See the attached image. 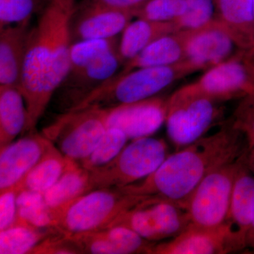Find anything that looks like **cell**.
Segmentation results:
<instances>
[{
	"label": "cell",
	"instance_id": "1",
	"mask_svg": "<svg viewBox=\"0 0 254 254\" xmlns=\"http://www.w3.org/2000/svg\"><path fill=\"white\" fill-rule=\"evenodd\" d=\"M76 4V0H49L32 27L19 86L27 110L23 135L36 131L38 122L67 75Z\"/></svg>",
	"mask_w": 254,
	"mask_h": 254
},
{
	"label": "cell",
	"instance_id": "2",
	"mask_svg": "<svg viewBox=\"0 0 254 254\" xmlns=\"http://www.w3.org/2000/svg\"><path fill=\"white\" fill-rule=\"evenodd\" d=\"M247 151L245 136L230 120L218 131L168 155L158 170L139 184L120 189L132 194L170 200L185 208L189 197L207 175L237 161Z\"/></svg>",
	"mask_w": 254,
	"mask_h": 254
},
{
	"label": "cell",
	"instance_id": "3",
	"mask_svg": "<svg viewBox=\"0 0 254 254\" xmlns=\"http://www.w3.org/2000/svg\"><path fill=\"white\" fill-rule=\"evenodd\" d=\"M147 197L116 187L93 190L61 208L51 209L53 226L66 235L104 230Z\"/></svg>",
	"mask_w": 254,
	"mask_h": 254
},
{
	"label": "cell",
	"instance_id": "4",
	"mask_svg": "<svg viewBox=\"0 0 254 254\" xmlns=\"http://www.w3.org/2000/svg\"><path fill=\"white\" fill-rule=\"evenodd\" d=\"M190 74L191 71L183 62L173 66L136 68L121 76H113L67 112L111 108L148 99Z\"/></svg>",
	"mask_w": 254,
	"mask_h": 254
},
{
	"label": "cell",
	"instance_id": "5",
	"mask_svg": "<svg viewBox=\"0 0 254 254\" xmlns=\"http://www.w3.org/2000/svg\"><path fill=\"white\" fill-rule=\"evenodd\" d=\"M165 140L147 136L132 140L115 158L89 170L88 192L98 189L121 188L144 180L168 156Z\"/></svg>",
	"mask_w": 254,
	"mask_h": 254
},
{
	"label": "cell",
	"instance_id": "6",
	"mask_svg": "<svg viewBox=\"0 0 254 254\" xmlns=\"http://www.w3.org/2000/svg\"><path fill=\"white\" fill-rule=\"evenodd\" d=\"M250 54L240 53L209 68L195 81L179 88L169 98L205 97L224 103L254 93V68Z\"/></svg>",
	"mask_w": 254,
	"mask_h": 254
},
{
	"label": "cell",
	"instance_id": "7",
	"mask_svg": "<svg viewBox=\"0 0 254 254\" xmlns=\"http://www.w3.org/2000/svg\"><path fill=\"white\" fill-rule=\"evenodd\" d=\"M107 115V108L66 112L42 133L65 156L79 162L91 154L104 136L108 128Z\"/></svg>",
	"mask_w": 254,
	"mask_h": 254
},
{
	"label": "cell",
	"instance_id": "8",
	"mask_svg": "<svg viewBox=\"0 0 254 254\" xmlns=\"http://www.w3.org/2000/svg\"><path fill=\"white\" fill-rule=\"evenodd\" d=\"M245 154L209 174L192 192L185 204L191 225L215 229L225 224L234 183Z\"/></svg>",
	"mask_w": 254,
	"mask_h": 254
},
{
	"label": "cell",
	"instance_id": "9",
	"mask_svg": "<svg viewBox=\"0 0 254 254\" xmlns=\"http://www.w3.org/2000/svg\"><path fill=\"white\" fill-rule=\"evenodd\" d=\"M190 224L187 210L181 205L148 196L120 215L110 227H128L144 240L153 242L174 238Z\"/></svg>",
	"mask_w": 254,
	"mask_h": 254
},
{
	"label": "cell",
	"instance_id": "10",
	"mask_svg": "<svg viewBox=\"0 0 254 254\" xmlns=\"http://www.w3.org/2000/svg\"><path fill=\"white\" fill-rule=\"evenodd\" d=\"M168 103L167 133L178 150L205 136L223 115L222 103L205 97L168 98Z\"/></svg>",
	"mask_w": 254,
	"mask_h": 254
},
{
	"label": "cell",
	"instance_id": "11",
	"mask_svg": "<svg viewBox=\"0 0 254 254\" xmlns=\"http://www.w3.org/2000/svg\"><path fill=\"white\" fill-rule=\"evenodd\" d=\"M185 38V58L192 73L205 71L244 51L232 32L215 18L197 29L182 31Z\"/></svg>",
	"mask_w": 254,
	"mask_h": 254
},
{
	"label": "cell",
	"instance_id": "12",
	"mask_svg": "<svg viewBox=\"0 0 254 254\" xmlns=\"http://www.w3.org/2000/svg\"><path fill=\"white\" fill-rule=\"evenodd\" d=\"M108 128L123 131L128 139L150 136L166 120L168 98L157 96L107 108Z\"/></svg>",
	"mask_w": 254,
	"mask_h": 254
},
{
	"label": "cell",
	"instance_id": "13",
	"mask_svg": "<svg viewBox=\"0 0 254 254\" xmlns=\"http://www.w3.org/2000/svg\"><path fill=\"white\" fill-rule=\"evenodd\" d=\"M123 64L119 50H115L100 57L85 67L68 72L55 93L59 94L64 113L115 76Z\"/></svg>",
	"mask_w": 254,
	"mask_h": 254
},
{
	"label": "cell",
	"instance_id": "14",
	"mask_svg": "<svg viewBox=\"0 0 254 254\" xmlns=\"http://www.w3.org/2000/svg\"><path fill=\"white\" fill-rule=\"evenodd\" d=\"M246 155L247 153L237 172L230 208L224 224L231 253H242L254 219V177L246 163Z\"/></svg>",
	"mask_w": 254,
	"mask_h": 254
},
{
	"label": "cell",
	"instance_id": "15",
	"mask_svg": "<svg viewBox=\"0 0 254 254\" xmlns=\"http://www.w3.org/2000/svg\"><path fill=\"white\" fill-rule=\"evenodd\" d=\"M43 133H27L1 150L0 193L17 186L39 161L49 145Z\"/></svg>",
	"mask_w": 254,
	"mask_h": 254
},
{
	"label": "cell",
	"instance_id": "16",
	"mask_svg": "<svg viewBox=\"0 0 254 254\" xmlns=\"http://www.w3.org/2000/svg\"><path fill=\"white\" fill-rule=\"evenodd\" d=\"M133 18L129 11L77 4L71 25L73 43L118 37Z\"/></svg>",
	"mask_w": 254,
	"mask_h": 254
},
{
	"label": "cell",
	"instance_id": "17",
	"mask_svg": "<svg viewBox=\"0 0 254 254\" xmlns=\"http://www.w3.org/2000/svg\"><path fill=\"white\" fill-rule=\"evenodd\" d=\"M79 254H149L153 242L124 226L67 235Z\"/></svg>",
	"mask_w": 254,
	"mask_h": 254
},
{
	"label": "cell",
	"instance_id": "18",
	"mask_svg": "<svg viewBox=\"0 0 254 254\" xmlns=\"http://www.w3.org/2000/svg\"><path fill=\"white\" fill-rule=\"evenodd\" d=\"M231 253L225 225L215 229L190 224L171 240L155 244L150 254H223Z\"/></svg>",
	"mask_w": 254,
	"mask_h": 254
},
{
	"label": "cell",
	"instance_id": "19",
	"mask_svg": "<svg viewBox=\"0 0 254 254\" xmlns=\"http://www.w3.org/2000/svg\"><path fill=\"white\" fill-rule=\"evenodd\" d=\"M31 21L0 28V85L19 88L33 27Z\"/></svg>",
	"mask_w": 254,
	"mask_h": 254
},
{
	"label": "cell",
	"instance_id": "20",
	"mask_svg": "<svg viewBox=\"0 0 254 254\" xmlns=\"http://www.w3.org/2000/svg\"><path fill=\"white\" fill-rule=\"evenodd\" d=\"M185 58V38L182 31L165 35L124 64L123 69L115 76H121L139 68L173 66Z\"/></svg>",
	"mask_w": 254,
	"mask_h": 254
},
{
	"label": "cell",
	"instance_id": "21",
	"mask_svg": "<svg viewBox=\"0 0 254 254\" xmlns=\"http://www.w3.org/2000/svg\"><path fill=\"white\" fill-rule=\"evenodd\" d=\"M216 18L232 32L244 51L254 52L253 0H213Z\"/></svg>",
	"mask_w": 254,
	"mask_h": 254
},
{
	"label": "cell",
	"instance_id": "22",
	"mask_svg": "<svg viewBox=\"0 0 254 254\" xmlns=\"http://www.w3.org/2000/svg\"><path fill=\"white\" fill-rule=\"evenodd\" d=\"M73 160L67 158L51 141L39 161L16 186L18 190H28L44 194L59 180Z\"/></svg>",
	"mask_w": 254,
	"mask_h": 254
},
{
	"label": "cell",
	"instance_id": "23",
	"mask_svg": "<svg viewBox=\"0 0 254 254\" xmlns=\"http://www.w3.org/2000/svg\"><path fill=\"white\" fill-rule=\"evenodd\" d=\"M136 18L127 25L120 39L119 55L123 64L134 58L158 38L177 32L173 22H158Z\"/></svg>",
	"mask_w": 254,
	"mask_h": 254
},
{
	"label": "cell",
	"instance_id": "24",
	"mask_svg": "<svg viewBox=\"0 0 254 254\" xmlns=\"http://www.w3.org/2000/svg\"><path fill=\"white\" fill-rule=\"evenodd\" d=\"M26 121L27 110L19 88L0 85V149L23 133Z\"/></svg>",
	"mask_w": 254,
	"mask_h": 254
},
{
	"label": "cell",
	"instance_id": "25",
	"mask_svg": "<svg viewBox=\"0 0 254 254\" xmlns=\"http://www.w3.org/2000/svg\"><path fill=\"white\" fill-rule=\"evenodd\" d=\"M90 171L73 160L59 180L43 194L52 210L61 208L71 200L88 193Z\"/></svg>",
	"mask_w": 254,
	"mask_h": 254
},
{
	"label": "cell",
	"instance_id": "26",
	"mask_svg": "<svg viewBox=\"0 0 254 254\" xmlns=\"http://www.w3.org/2000/svg\"><path fill=\"white\" fill-rule=\"evenodd\" d=\"M58 232L55 227H38L16 219L11 226L0 231V254H31L42 241Z\"/></svg>",
	"mask_w": 254,
	"mask_h": 254
},
{
	"label": "cell",
	"instance_id": "27",
	"mask_svg": "<svg viewBox=\"0 0 254 254\" xmlns=\"http://www.w3.org/2000/svg\"><path fill=\"white\" fill-rule=\"evenodd\" d=\"M16 205L18 220L38 227H54L52 210L47 205L42 193L20 190L16 198Z\"/></svg>",
	"mask_w": 254,
	"mask_h": 254
},
{
	"label": "cell",
	"instance_id": "28",
	"mask_svg": "<svg viewBox=\"0 0 254 254\" xmlns=\"http://www.w3.org/2000/svg\"><path fill=\"white\" fill-rule=\"evenodd\" d=\"M128 140V137L121 130L108 128L94 150L78 163L88 170L103 166L120 153Z\"/></svg>",
	"mask_w": 254,
	"mask_h": 254
},
{
	"label": "cell",
	"instance_id": "29",
	"mask_svg": "<svg viewBox=\"0 0 254 254\" xmlns=\"http://www.w3.org/2000/svg\"><path fill=\"white\" fill-rule=\"evenodd\" d=\"M119 44L120 40L118 36L73 43L68 73L85 67L92 62L110 52L118 50Z\"/></svg>",
	"mask_w": 254,
	"mask_h": 254
},
{
	"label": "cell",
	"instance_id": "30",
	"mask_svg": "<svg viewBox=\"0 0 254 254\" xmlns=\"http://www.w3.org/2000/svg\"><path fill=\"white\" fill-rule=\"evenodd\" d=\"M187 9L186 0H148L133 13L134 18L175 22Z\"/></svg>",
	"mask_w": 254,
	"mask_h": 254
},
{
	"label": "cell",
	"instance_id": "31",
	"mask_svg": "<svg viewBox=\"0 0 254 254\" xmlns=\"http://www.w3.org/2000/svg\"><path fill=\"white\" fill-rule=\"evenodd\" d=\"M186 11L174 22L177 32L197 29L216 18L213 0H186Z\"/></svg>",
	"mask_w": 254,
	"mask_h": 254
},
{
	"label": "cell",
	"instance_id": "32",
	"mask_svg": "<svg viewBox=\"0 0 254 254\" xmlns=\"http://www.w3.org/2000/svg\"><path fill=\"white\" fill-rule=\"evenodd\" d=\"M49 0H0V28L31 18Z\"/></svg>",
	"mask_w": 254,
	"mask_h": 254
},
{
	"label": "cell",
	"instance_id": "33",
	"mask_svg": "<svg viewBox=\"0 0 254 254\" xmlns=\"http://www.w3.org/2000/svg\"><path fill=\"white\" fill-rule=\"evenodd\" d=\"M232 125L245 136L247 150L254 146V93L241 98L234 112Z\"/></svg>",
	"mask_w": 254,
	"mask_h": 254
},
{
	"label": "cell",
	"instance_id": "34",
	"mask_svg": "<svg viewBox=\"0 0 254 254\" xmlns=\"http://www.w3.org/2000/svg\"><path fill=\"white\" fill-rule=\"evenodd\" d=\"M32 254H79L67 235L60 232L53 234L42 241L31 251Z\"/></svg>",
	"mask_w": 254,
	"mask_h": 254
},
{
	"label": "cell",
	"instance_id": "35",
	"mask_svg": "<svg viewBox=\"0 0 254 254\" xmlns=\"http://www.w3.org/2000/svg\"><path fill=\"white\" fill-rule=\"evenodd\" d=\"M19 190L16 187L1 192L0 195V231L13 225L17 218L16 198Z\"/></svg>",
	"mask_w": 254,
	"mask_h": 254
},
{
	"label": "cell",
	"instance_id": "36",
	"mask_svg": "<svg viewBox=\"0 0 254 254\" xmlns=\"http://www.w3.org/2000/svg\"><path fill=\"white\" fill-rule=\"evenodd\" d=\"M147 1L148 0H82L78 4L129 11L133 14Z\"/></svg>",
	"mask_w": 254,
	"mask_h": 254
},
{
	"label": "cell",
	"instance_id": "37",
	"mask_svg": "<svg viewBox=\"0 0 254 254\" xmlns=\"http://www.w3.org/2000/svg\"><path fill=\"white\" fill-rule=\"evenodd\" d=\"M242 253L254 254V215L253 221L246 238L245 247Z\"/></svg>",
	"mask_w": 254,
	"mask_h": 254
},
{
	"label": "cell",
	"instance_id": "38",
	"mask_svg": "<svg viewBox=\"0 0 254 254\" xmlns=\"http://www.w3.org/2000/svg\"><path fill=\"white\" fill-rule=\"evenodd\" d=\"M246 163L252 173L254 175V146L247 150L246 155Z\"/></svg>",
	"mask_w": 254,
	"mask_h": 254
},
{
	"label": "cell",
	"instance_id": "39",
	"mask_svg": "<svg viewBox=\"0 0 254 254\" xmlns=\"http://www.w3.org/2000/svg\"><path fill=\"white\" fill-rule=\"evenodd\" d=\"M250 56L251 62H252V64H253L254 68V52H253L252 53H250Z\"/></svg>",
	"mask_w": 254,
	"mask_h": 254
},
{
	"label": "cell",
	"instance_id": "40",
	"mask_svg": "<svg viewBox=\"0 0 254 254\" xmlns=\"http://www.w3.org/2000/svg\"><path fill=\"white\" fill-rule=\"evenodd\" d=\"M253 9H254V0H253Z\"/></svg>",
	"mask_w": 254,
	"mask_h": 254
}]
</instances>
